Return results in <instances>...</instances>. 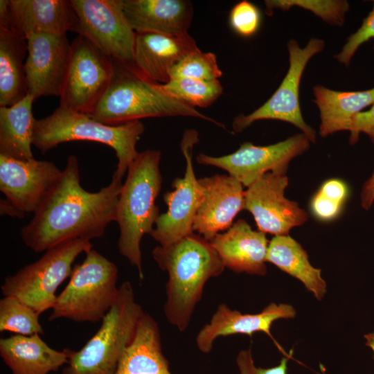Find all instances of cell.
Returning <instances> with one entry per match:
<instances>
[{"instance_id":"cell-6","label":"cell","mask_w":374,"mask_h":374,"mask_svg":"<svg viewBox=\"0 0 374 374\" xmlns=\"http://www.w3.org/2000/svg\"><path fill=\"white\" fill-rule=\"evenodd\" d=\"M144 313L131 283H122L98 330L80 350H69L68 366L62 374H114Z\"/></svg>"},{"instance_id":"cell-30","label":"cell","mask_w":374,"mask_h":374,"mask_svg":"<svg viewBox=\"0 0 374 374\" xmlns=\"http://www.w3.org/2000/svg\"><path fill=\"white\" fill-rule=\"evenodd\" d=\"M39 316L33 308L15 296H3L0 300V331L16 335L43 334Z\"/></svg>"},{"instance_id":"cell-40","label":"cell","mask_w":374,"mask_h":374,"mask_svg":"<svg viewBox=\"0 0 374 374\" xmlns=\"http://www.w3.org/2000/svg\"><path fill=\"white\" fill-rule=\"evenodd\" d=\"M0 213L1 215H10L11 217L22 218L26 215L18 210L12 204L8 202L6 199H1L0 202Z\"/></svg>"},{"instance_id":"cell-38","label":"cell","mask_w":374,"mask_h":374,"mask_svg":"<svg viewBox=\"0 0 374 374\" xmlns=\"http://www.w3.org/2000/svg\"><path fill=\"white\" fill-rule=\"evenodd\" d=\"M322 194L330 197L343 204L348 196L346 184L339 179H330L324 181L319 189Z\"/></svg>"},{"instance_id":"cell-26","label":"cell","mask_w":374,"mask_h":374,"mask_svg":"<svg viewBox=\"0 0 374 374\" xmlns=\"http://www.w3.org/2000/svg\"><path fill=\"white\" fill-rule=\"evenodd\" d=\"M313 93L320 112L319 133L323 137L349 131L354 116L374 104V87L365 91H339L317 85L313 87Z\"/></svg>"},{"instance_id":"cell-4","label":"cell","mask_w":374,"mask_h":374,"mask_svg":"<svg viewBox=\"0 0 374 374\" xmlns=\"http://www.w3.org/2000/svg\"><path fill=\"white\" fill-rule=\"evenodd\" d=\"M161 152H139L129 166L119 195L116 222L119 227V253L136 268L143 278L141 242L154 229L159 208L155 201L161 188Z\"/></svg>"},{"instance_id":"cell-32","label":"cell","mask_w":374,"mask_h":374,"mask_svg":"<svg viewBox=\"0 0 374 374\" xmlns=\"http://www.w3.org/2000/svg\"><path fill=\"white\" fill-rule=\"evenodd\" d=\"M266 14L271 16L274 9L287 10L292 6L309 10L328 23L342 26L349 9L346 1L266 0Z\"/></svg>"},{"instance_id":"cell-18","label":"cell","mask_w":374,"mask_h":374,"mask_svg":"<svg viewBox=\"0 0 374 374\" xmlns=\"http://www.w3.org/2000/svg\"><path fill=\"white\" fill-rule=\"evenodd\" d=\"M203 197L197 210L193 231L211 241L233 225L238 213L244 209L243 185L231 175H215L198 179Z\"/></svg>"},{"instance_id":"cell-35","label":"cell","mask_w":374,"mask_h":374,"mask_svg":"<svg viewBox=\"0 0 374 374\" xmlns=\"http://www.w3.org/2000/svg\"><path fill=\"white\" fill-rule=\"evenodd\" d=\"M292 356L283 357L279 364L270 368H261L256 365L251 348L240 350L235 362L239 374H287L288 362Z\"/></svg>"},{"instance_id":"cell-16","label":"cell","mask_w":374,"mask_h":374,"mask_svg":"<svg viewBox=\"0 0 374 374\" xmlns=\"http://www.w3.org/2000/svg\"><path fill=\"white\" fill-rule=\"evenodd\" d=\"M25 71L28 94L60 97L64 79L70 46L66 35L37 33L27 39Z\"/></svg>"},{"instance_id":"cell-20","label":"cell","mask_w":374,"mask_h":374,"mask_svg":"<svg viewBox=\"0 0 374 374\" xmlns=\"http://www.w3.org/2000/svg\"><path fill=\"white\" fill-rule=\"evenodd\" d=\"M8 20L26 39L33 34L75 32L78 18L71 1L8 0Z\"/></svg>"},{"instance_id":"cell-5","label":"cell","mask_w":374,"mask_h":374,"mask_svg":"<svg viewBox=\"0 0 374 374\" xmlns=\"http://www.w3.org/2000/svg\"><path fill=\"white\" fill-rule=\"evenodd\" d=\"M144 131L141 121L106 124L89 114L59 106L49 116L36 120L33 145L44 154L66 142L86 141L105 144L115 151L118 159L112 177L122 180L139 154L136 144Z\"/></svg>"},{"instance_id":"cell-2","label":"cell","mask_w":374,"mask_h":374,"mask_svg":"<svg viewBox=\"0 0 374 374\" xmlns=\"http://www.w3.org/2000/svg\"><path fill=\"white\" fill-rule=\"evenodd\" d=\"M152 257L168 273L163 312L169 323L186 330L206 282L220 276L225 267L211 242L192 233L169 246H157Z\"/></svg>"},{"instance_id":"cell-1","label":"cell","mask_w":374,"mask_h":374,"mask_svg":"<svg viewBox=\"0 0 374 374\" xmlns=\"http://www.w3.org/2000/svg\"><path fill=\"white\" fill-rule=\"evenodd\" d=\"M122 186V180L112 177L97 192L84 190L78 159L70 155L58 181L21 229L24 244L40 253L66 241L102 237L108 224L116 221Z\"/></svg>"},{"instance_id":"cell-41","label":"cell","mask_w":374,"mask_h":374,"mask_svg":"<svg viewBox=\"0 0 374 374\" xmlns=\"http://www.w3.org/2000/svg\"><path fill=\"white\" fill-rule=\"evenodd\" d=\"M364 338L366 339V345L373 351L374 358V332L365 335Z\"/></svg>"},{"instance_id":"cell-3","label":"cell","mask_w":374,"mask_h":374,"mask_svg":"<svg viewBox=\"0 0 374 374\" xmlns=\"http://www.w3.org/2000/svg\"><path fill=\"white\" fill-rule=\"evenodd\" d=\"M114 60L109 85L89 114L106 124L116 125L144 118L190 116L225 126L167 93L161 84L141 73L132 62Z\"/></svg>"},{"instance_id":"cell-8","label":"cell","mask_w":374,"mask_h":374,"mask_svg":"<svg viewBox=\"0 0 374 374\" xmlns=\"http://www.w3.org/2000/svg\"><path fill=\"white\" fill-rule=\"evenodd\" d=\"M92 249L91 240L75 239L48 249L37 260L7 276L1 286L2 294L15 296L40 315L52 309L56 290L71 276L76 258Z\"/></svg>"},{"instance_id":"cell-19","label":"cell","mask_w":374,"mask_h":374,"mask_svg":"<svg viewBox=\"0 0 374 374\" xmlns=\"http://www.w3.org/2000/svg\"><path fill=\"white\" fill-rule=\"evenodd\" d=\"M223 265L236 273L265 276L269 242L265 233L238 220L209 241Z\"/></svg>"},{"instance_id":"cell-12","label":"cell","mask_w":374,"mask_h":374,"mask_svg":"<svg viewBox=\"0 0 374 374\" xmlns=\"http://www.w3.org/2000/svg\"><path fill=\"white\" fill-rule=\"evenodd\" d=\"M310 142L303 133L265 146L245 142L231 154L212 157L201 153L196 161L202 165L226 170L244 187L248 188L267 172L285 175L290 161L305 152L310 147Z\"/></svg>"},{"instance_id":"cell-21","label":"cell","mask_w":374,"mask_h":374,"mask_svg":"<svg viewBox=\"0 0 374 374\" xmlns=\"http://www.w3.org/2000/svg\"><path fill=\"white\" fill-rule=\"evenodd\" d=\"M197 48L188 33L172 36L154 33H135L133 64L150 80L166 84L172 68L186 55Z\"/></svg>"},{"instance_id":"cell-36","label":"cell","mask_w":374,"mask_h":374,"mask_svg":"<svg viewBox=\"0 0 374 374\" xmlns=\"http://www.w3.org/2000/svg\"><path fill=\"white\" fill-rule=\"evenodd\" d=\"M344 204L318 190L310 201V208L316 218L326 222L337 218Z\"/></svg>"},{"instance_id":"cell-29","label":"cell","mask_w":374,"mask_h":374,"mask_svg":"<svg viewBox=\"0 0 374 374\" xmlns=\"http://www.w3.org/2000/svg\"><path fill=\"white\" fill-rule=\"evenodd\" d=\"M161 87L171 96L193 107L210 106L223 92L218 80L206 81L186 78H174Z\"/></svg>"},{"instance_id":"cell-24","label":"cell","mask_w":374,"mask_h":374,"mask_svg":"<svg viewBox=\"0 0 374 374\" xmlns=\"http://www.w3.org/2000/svg\"><path fill=\"white\" fill-rule=\"evenodd\" d=\"M114 374H172L162 350L159 327L144 313Z\"/></svg>"},{"instance_id":"cell-15","label":"cell","mask_w":374,"mask_h":374,"mask_svg":"<svg viewBox=\"0 0 374 374\" xmlns=\"http://www.w3.org/2000/svg\"><path fill=\"white\" fill-rule=\"evenodd\" d=\"M62 173L51 161L18 160L0 154V190L25 214L38 210Z\"/></svg>"},{"instance_id":"cell-13","label":"cell","mask_w":374,"mask_h":374,"mask_svg":"<svg viewBox=\"0 0 374 374\" xmlns=\"http://www.w3.org/2000/svg\"><path fill=\"white\" fill-rule=\"evenodd\" d=\"M78 18L75 33L113 59L133 62L135 32L123 0H70Z\"/></svg>"},{"instance_id":"cell-34","label":"cell","mask_w":374,"mask_h":374,"mask_svg":"<svg viewBox=\"0 0 374 374\" xmlns=\"http://www.w3.org/2000/svg\"><path fill=\"white\" fill-rule=\"evenodd\" d=\"M371 38H374V6L368 16L364 19L362 26L350 35L342 50L335 55V58L348 66L358 48Z\"/></svg>"},{"instance_id":"cell-11","label":"cell","mask_w":374,"mask_h":374,"mask_svg":"<svg viewBox=\"0 0 374 374\" xmlns=\"http://www.w3.org/2000/svg\"><path fill=\"white\" fill-rule=\"evenodd\" d=\"M198 141L196 130L185 131L180 144L186 164L184 177L175 179L173 190L163 195L167 211L160 214L150 233L160 246H169L194 233L193 224L203 197L192 161L193 146Z\"/></svg>"},{"instance_id":"cell-7","label":"cell","mask_w":374,"mask_h":374,"mask_svg":"<svg viewBox=\"0 0 374 374\" xmlns=\"http://www.w3.org/2000/svg\"><path fill=\"white\" fill-rule=\"evenodd\" d=\"M118 270L115 263L92 249L75 265L65 288L57 295L49 321H102L116 301Z\"/></svg>"},{"instance_id":"cell-22","label":"cell","mask_w":374,"mask_h":374,"mask_svg":"<svg viewBox=\"0 0 374 374\" xmlns=\"http://www.w3.org/2000/svg\"><path fill=\"white\" fill-rule=\"evenodd\" d=\"M123 11L135 33L179 36L188 34L193 8L186 0H123Z\"/></svg>"},{"instance_id":"cell-10","label":"cell","mask_w":374,"mask_h":374,"mask_svg":"<svg viewBox=\"0 0 374 374\" xmlns=\"http://www.w3.org/2000/svg\"><path fill=\"white\" fill-rule=\"evenodd\" d=\"M325 46L324 41L312 38L304 48L294 39L287 43L290 66L280 84L270 98L248 115L236 116L233 130L238 133L260 120H278L290 123L300 129L310 140L316 142V131L303 120L299 102V87L302 74L310 58Z\"/></svg>"},{"instance_id":"cell-9","label":"cell","mask_w":374,"mask_h":374,"mask_svg":"<svg viewBox=\"0 0 374 374\" xmlns=\"http://www.w3.org/2000/svg\"><path fill=\"white\" fill-rule=\"evenodd\" d=\"M113 73V58L78 35L71 43L60 107L90 114L107 91Z\"/></svg>"},{"instance_id":"cell-17","label":"cell","mask_w":374,"mask_h":374,"mask_svg":"<svg viewBox=\"0 0 374 374\" xmlns=\"http://www.w3.org/2000/svg\"><path fill=\"white\" fill-rule=\"evenodd\" d=\"M295 316L294 308L285 303H271L256 314H243L231 309L225 303H221L210 321L199 331L195 338L196 346L199 351L206 354L212 350L213 344L218 337L237 334L251 337L256 332H263L273 341L280 351L286 355H291L292 351L289 354L285 353L273 337L271 328L276 321L292 319Z\"/></svg>"},{"instance_id":"cell-28","label":"cell","mask_w":374,"mask_h":374,"mask_svg":"<svg viewBox=\"0 0 374 374\" xmlns=\"http://www.w3.org/2000/svg\"><path fill=\"white\" fill-rule=\"evenodd\" d=\"M267 262L300 280L321 301L327 292L321 270L313 267L302 246L289 235H275L269 242Z\"/></svg>"},{"instance_id":"cell-14","label":"cell","mask_w":374,"mask_h":374,"mask_svg":"<svg viewBox=\"0 0 374 374\" xmlns=\"http://www.w3.org/2000/svg\"><path fill=\"white\" fill-rule=\"evenodd\" d=\"M288 182L285 175L267 172L245 190L244 209L252 214L258 231L285 235L307 221V212L285 197Z\"/></svg>"},{"instance_id":"cell-33","label":"cell","mask_w":374,"mask_h":374,"mask_svg":"<svg viewBox=\"0 0 374 374\" xmlns=\"http://www.w3.org/2000/svg\"><path fill=\"white\" fill-rule=\"evenodd\" d=\"M229 24L231 28L239 35L244 37L253 36L260 26V11L250 1H240L230 12Z\"/></svg>"},{"instance_id":"cell-37","label":"cell","mask_w":374,"mask_h":374,"mask_svg":"<svg viewBox=\"0 0 374 374\" xmlns=\"http://www.w3.org/2000/svg\"><path fill=\"white\" fill-rule=\"evenodd\" d=\"M373 129H374V104L370 109L361 112L353 118L349 130L350 132V143L355 144L358 141L361 132L366 134Z\"/></svg>"},{"instance_id":"cell-25","label":"cell","mask_w":374,"mask_h":374,"mask_svg":"<svg viewBox=\"0 0 374 374\" xmlns=\"http://www.w3.org/2000/svg\"><path fill=\"white\" fill-rule=\"evenodd\" d=\"M27 40L8 21L0 22V107L12 106L28 95L25 71Z\"/></svg>"},{"instance_id":"cell-39","label":"cell","mask_w":374,"mask_h":374,"mask_svg":"<svg viewBox=\"0 0 374 374\" xmlns=\"http://www.w3.org/2000/svg\"><path fill=\"white\" fill-rule=\"evenodd\" d=\"M366 134L374 144V129ZM360 197L362 208L365 210L369 209L374 201V170L371 177L364 184Z\"/></svg>"},{"instance_id":"cell-27","label":"cell","mask_w":374,"mask_h":374,"mask_svg":"<svg viewBox=\"0 0 374 374\" xmlns=\"http://www.w3.org/2000/svg\"><path fill=\"white\" fill-rule=\"evenodd\" d=\"M35 100L28 94L12 106L0 107V154L18 160L34 159Z\"/></svg>"},{"instance_id":"cell-31","label":"cell","mask_w":374,"mask_h":374,"mask_svg":"<svg viewBox=\"0 0 374 374\" xmlns=\"http://www.w3.org/2000/svg\"><path fill=\"white\" fill-rule=\"evenodd\" d=\"M222 75L215 54L198 47L186 55L170 70V79L186 78L201 80H218Z\"/></svg>"},{"instance_id":"cell-23","label":"cell","mask_w":374,"mask_h":374,"mask_svg":"<svg viewBox=\"0 0 374 374\" xmlns=\"http://www.w3.org/2000/svg\"><path fill=\"white\" fill-rule=\"evenodd\" d=\"M0 355L12 374H51L68 364L69 349L50 347L39 334L0 339Z\"/></svg>"}]
</instances>
